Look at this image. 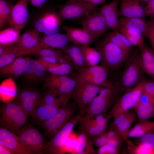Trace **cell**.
<instances>
[{"instance_id": "cell-50", "label": "cell", "mask_w": 154, "mask_h": 154, "mask_svg": "<svg viewBox=\"0 0 154 154\" xmlns=\"http://www.w3.org/2000/svg\"><path fill=\"white\" fill-rule=\"evenodd\" d=\"M144 7V11L146 17L150 18L154 17V0H150Z\"/></svg>"}, {"instance_id": "cell-22", "label": "cell", "mask_w": 154, "mask_h": 154, "mask_svg": "<svg viewBox=\"0 0 154 154\" xmlns=\"http://www.w3.org/2000/svg\"><path fill=\"white\" fill-rule=\"evenodd\" d=\"M119 0H113L101 7L99 11L104 17L108 29L113 31L119 27L118 7Z\"/></svg>"}, {"instance_id": "cell-49", "label": "cell", "mask_w": 154, "mask_h": 154, "mask_svg": "<svg viewBox=\"0 0 154 154\" xmlns=\"http://www.w3.org/2000/svg\"><path fill=\"white\" fill-rule=\"evenodd\" d=\"M144 91L148 94L154 96V79L145 80Z\"/></svg>"}, {"instance_id": "cell-21", "label": "cell", "mask_w": 154, "mask_h": 154, "mask_svg": "<svg viewBox=\"0 0 154 154\" xmlns=\"http://www.w3.org/2000/svg\"><path fill=\"white\" fill-rule=\"evenodd\" d=\"M65 31L70 41L73 44L89 46L96 38L84 29L64 26L62 27Z\"/></svg>"}, {"instance_id": "cell-33", "label": "cell", "mask_w": 154, "mask_h": 154, "mask_svg": "<svg viewBox=\"0 0 154 154\" xmlns=\"http://www.w3.org/2000/svg\"><path fill=\"white\" fill-rule=\"evenodd\" d=\"M21 30L10 27L0 33V45H10L17 43L20 40Z\"/></svg>"}, {"instance_id": "cell-31", "label": "cell", "mask_w": 154, "mask_h": 154, "mask_svg": "<svg viewBox=\"0 0 154 154\" xmlns=\"http://www.w3.org/2000/svg\"><path fill=\"white\" fill-rule=\"evenodd\" d=\"M37 60L44 67L46 71L50 74L61 75H68L73 72L74 66L71 63L52 64L38 58Z\"/></svg>"}, {"instance_id": "cell-28", "label": "cell", "mask_w": 154, "mask_h": 154, "mask_svg": "<svg viewBox=\"0 0 154 154\" xmlns=\"http://www.w3.org/2000/svg\"><path fill=\"white\" fill-rule=\"evenodd\" d=\"M62 106L40 102L35 112L31 117L34 121L41 125L43 122L54 116Z\"/></svg>"}, {"instance_id": "cell-41", "label": "cell", "mask_w": 154, "mask_h": 154, "mask_svg": "<svg viewBox=\"0 0 154 154\" xmlns=\"http://www.w3.org/2000/svg\"><path fill=\"white\" fill-rule=\"evenodd\" d=\"M88 136L83 131L81 130L76 144L75 151L78 154H84L87 143Z\"/></svg>"}, {"instance_id": "cell-27", "label": "cell", "mask_w": 154, "mask_h": 154, "mask_svg": "<svg viewBox=\"0 0 154 154\" xmlns=\"http://www.w3.org/2000/svg\"><path fill=\"white\" fill-rule=\"evenodd\" d=\"M139 48V64L145 74L154 79V51L145 44Z\"/></svg>"}, {"instance_id": "cell-26", "label": "cell", "mask_w": 154, "mask_h": 154, "mask_svg": "<svg viewBox=\"0 0 154 154\" xmlns=\"http://www.w3.org/2000/svg\"><path fill=\"white\" fill-rule=\"evenodd\" d=\"M69 42V38L66 33L62 34L58 33L44 35L42 37L40 41L32 53L37 49L43 48L50 47L62 49L67 46Z\"/></svg>"}, {"instance_id": "cell-15", "label": "cell", "mask_w": 154, "mask_h": 154, "mask_svg": "<svg viewBox=\"0 0 154 154\" xmlns=\"http://www.w3.org/2000/svg\"><path fill=\"white\" fill-rule=\"evenodd\" d=\"M44 66L37 60L29 59L27 62L22 75V79L28 87L34 86L45 81L47 76Z\"/></svg>"}, {"instance_id": "cell-56", "label": "cell", "mask_w": 154, "mask_h": 154, "mask_svg": "<svg viewBox=\"0 0 154 154\" xmlns=\"http://www.w3.org/2000/svg\"><path fill=\"white\" fill-rule=\"evenodd\" d=\"M139 2L143 4H146L150 0H138Z\"/></svg>"}, {"instance_id": "cell-16", "label": "cell", "mask_w": 154, "mask_h": 154, "mask_svg": "<svg viewBox=\"0 0 154 154\" xmlns=\"http://www.w3.org/2000/svg\"><path fill=\"white\" fill-rule=\"evenodd\" d=\"M80 24L83 29L96 38L108 29L106 21L99 11H96L83 18Z\"/></svg>"}, {"instance_id": "cell-6", "label": "cell", "mask_w": 154, "mask_h": 154, "mask_svg": "<svg viewBox=\"0 0 154 154\" xmlns=\"http://www.w3.org/2000/svg\"><path fill=\"white\" fill-rule=\"evenodd\" d=\"M76 104L68 102L62 106L54 116L42 124L45 136L52 139L76 116Z\"/></svg>"}, {"instance_id": "cell-4", "label": "cell", "mask_w": 154, "mask_h": 154, "mask_svg": "<svg viewBox=\"0 0 154 154\" xmlns=\"http://www.w3.org/2000/svg\"><path fill=\"white\" fill-rule=\"evenodd\" d=\"M0 113V127L18 135L28 117L21 107L13 101L4 103L1 106Z\"/></svg>"}, {"instance_id": "cell-9", "label": "cell", "mask_w": 154, "mask_h": 154, "mask_svg": "<svg viewBox=\"0 0 154 154\" xmlns=\"http://www.w3.org/2000/svg\"><path fill=\"white\" fill-rule=\"evenodd\" d=\"M97 5L88 2L69 0L59 6L58 14L62 20L84 17L96 11Z\"/></svg>"}, {"instance_id": "cell-48", "label": "cell", "mask_w": 154, "mask_h": 154, "mask_svg": "<svg viewBox=\"0 0 154 154\" xmlns=\"http://www.w3.org/2000/svg\"><path fill=\"white\" fill-rule=\"evenodd\" d=\"M135 154H154V150L146 145L139 143L136 146Z\"/></svg>"}, {"instance_id": "cell-57", "label": "cell", "mask_w": 154, "mask_h": 154, "mask_svg": "<svg viewBox=\"0 0 154 154\" xmlns=\"http://www.w3.org/2000/svg\"><path fill=\"white\" fill-rule=\"evenodd\" d=\"M7 0V1H9V2H10V1L12 0Z\"/></svg>"}, {"instance_id": "cell-54", "label": "cell", "mask_w": 154, "mask_h": 154, "mask_svg": "<svg viewBox=\"0 0 154 154\" xmlns=\"http://www.w3.org/2000/svg\"><path fill=\"white\" fill-rule=\"evenodd\" d=\"M76 0L88 2L94 5H98L104 3L106 0Z\"/></svg>"}, {"instance_id": "cell-24", "label": "cell", "mask_w": 154, "mask_h": 154, "mask_svg": "<svg viewBox=\"0 0 154 154\" xmlns=\"http://www.w3.org/2000/svg\"><path fill=\"white\" fill-rule=\"evenodd\" d=\"M62 49L68 60L78 70L87 67L81 46L67 45Z\"/></svg>"}, {"instance_id": "cell-20", "label": "cell", "mask_w": 154, "mask_h": 154, "mask_svg": "<svg viewBox=\"0 0 154 154\" xmlns=\"http://www.w3.org/2000/svg\"><path fill=\"white\" fill-rule=\"evenodd\" d=\"M0 145L8 149L12 154H26L18 136L1 127L0 128Z\"/></svg>"}, {"instance_id": "cell-51", "label": "cell", "mask_w": 154, "mask_h": 154, "mask_svg": "<svg viewBox=\"0 0 154 154\" xmlns=\"http://www.w3.org/2000/svg\"><path fill=\"white\" fill-rule=\"evenodd\" d=\"M123 139L114 138L108 139L107 144L115 147L118 151L121 146Z\"/></svg>"}, {"instance_id": "cell-25", "label": "cell", "mask_w": 154, "mask_h": 154, "mask_svg": "<svg viewBox=\"0 0 154 154\" xmlns=\"http://www.w3.org/2000/svg\"><path fill=\"white\" fill-rule=\"evenodd\" d=\"M32 54H34L38 58L51 63H71L62 52L54 48H39L33 51Z\"/></svg>"}, {"instance_id": "cell-19", "label": "cell", "mask_w": 154, "mask_h": 154, "mask_svg": "<svg viewBox=\"0 0 154 154\" xmlns=\"http://www.w3.org/2000/svg\"><path fill=\"white\" fill-rule=\"evenodd\" d=\"M118 16L120 18H140L146 17L144 7L138 0H120Z\"/></svg>"}, {"instance_id": "cell-3", "label": "cell", "mask_w": 154, "mask_h": 154, "mask_svg": "<svg viewBox=\"0 0 154 154\" xmlns=\"http://www.w3.org/2000/svg\"><path fill=\"white\" fill-rule=\"evenodd\" d=\"M139 48L132 52L125 63L119 80L117 82L122 91H128L146 79L145 73L139 62Z\"/></svg>"}, {"instance_id": "cell-37", "label": "cell", "mask_w": 154, "mask_h": 154, "mask_svg": "<svg viewBox=\"0 0 154 154\" xmlns=\"http://www.w3.org/2000/svg\"><path fill=\"white\" fill-rule=\"evenodd\" d=\"M117 30L126 37L133 46L139 48L144 44V37L140 33L121 27H119Z\"/></svg>"}, {"instance_id": "cell-18", "label": "cell", "mask_w": 154, "mask_h": 154, "mask_svg": "<svg viewBox=\"0 0 154 154\" xmlns=\"http://www.w3.org/2000/svg\"><path fill=\"white\" fill-rule=\"evenodd\" d=\"M40 34L34 28L24 33L16 43L21 56L32 54L41 40L42 37Z\"/></svg>"}, {"instance_id": "cell-7", "label": "cell", "mask_w": 154, "mask_h": 154, "mask_svg": "<svg viewBox=\"0 0 154 154\" xmlns=\"http://www.w3.org/2000/svg\"><path fill=\"white\" fill-rule=\"evenodd\" d=\"M18 136L26 154H44L46 141L42 134L32 125L27 123Z\"/></svg>"}, {"instance_id": "cell-53", "label": "cell", "mask_w": 154, "mask_h": 154, "mask_svg": "<svg viewBox=\"0 0 154 154\" xmlns=\"http://www.w3.org/2000/svg\"><path fill=\"white\" fill-rule=\"evenodd\" d=\"M29 1L32 5L36 8H40L44 5L41 0H29Z\"/></svg>"}, {"instance_id": "cell-45", "label": "cell", "mask_w": 154, "mask_h": 154, "mask_svg": "<svg viewBox=\"0 0 154 154\" xmlns=\"http://www.w3.org/2000/svg\"><path fill=\"white\" fill-rule=\"evenodd\" d=\"M105 37L110 41L119 46L123 50L126 52L130 53L127 48L116 36L113 31L107 34L105 36Z\"/></svg>"}, {"instance_id": "cell-52", "label": "cell", "mask_w": 154, "mask_h": 154, "mask_svg": "<svg viewBox=\"0 0 154 154\" xmlns=\"http://www.w3.org/2000/svg\"><path fill=\"white\" fill-rule=\"evenodd\" d=\"M106 135L108 139L114 138L123 139L120 134L114 129H111L108 132H106Z\"/></svg>"}, {"instance_id": "cell-34", "label": "cell", "mask_w": 154, "mask_h": 154, "mask_svg": "<svg viewBox=\"0 0 154 154\" xmlns=\"http://www.w3.org/2000/svg\"><path fill=\"white\" fill-rule=\"evenodd\" d=\"M154 130V121H140L129 130L127 138H140L147 133Z\"/></svg>"}, {"instance_id": "cell-32", "label": "cell", "mask_w": 154, "mask_h": 154, "mask_svg": "<svg viewBox=\"0 0 154 154\" xmlns=\"http://www.w3.org/2000/svg\"><path fill=\"white\" fill-rule=\"evenodd\" d=\"M94 117L96 120L97 125L96 126L90 128L85 131L88 137L90 138L106 131L108 122L112 116L109 114L106 116L102 113Z\"/></svg>"}, {"instance_id": "cell-47", "label": "cell", "mask_w": 154, "mask_h": 154, "mask_svg": "<svg viewBox=\"0 0 154 154\" xmlns=\"http://www.w3.org/2000/svg\"><path fill=\"white\" fill-rule=\"evenodd\" d=\"M118 151L115 147L106 143L99 147L98 151L99 154H116Z\"/></svg>"}, {"instance_id": "cell-12", "label": "cell", "mask_w": 154, "mask_h": 154, "mask_svg": "<svg viewBox=\"0 0 154 154\" xmlns=\"http://www.w3.org/2000/svg\"><path fill=\"white\" fill-rule=\"evenodd\" d=\"M143 80L119 98L108 113L112 117L134 108L138 104L144 89Z\"/></svg>"}, {"instance_id": "cell-46", "label": "cell", "mask_w": 154, "mask_h": 154, "mask_svg": "<svg viewBox=\"0 0 154 154\" xmlns=\"http://www.w3.org/2000/svg\"><path fill=\"white\" fill-rule=\"evenodd\" d=\"M116 36L119 39L123 44L127 48L130 53L133 52V46L126 37L117 30L113 31Z\"/></svg>"}, {"instance_id": "cell-23", "label": "cell", "mask_w": 154, "mask_h": 154, "mask_svg": "<svg viewBox=\"0 0 154 154\" xmlns=\"http://www.w3.org/2000/svg\"><path fill=\"white\" fill-rule=\"evenodd\" d=\"M29 59L22 56L16 58L9 64L0 68V74L3 77L17 79L22 76L26 64Z\"/></svg>"}, {"instance_id": "cell-40", "label": "cell", "mask_w": 154, "mask_h": 154, "mask_svg": "<svg viewBox=\"0 0 154 154\" xmlns=\"http://www.w3.org/2000/svg\"><path fill=\"white\" fill-rule=\"evenodd\" d=\"M136 117V114L130 111L126 119L119 127L116 130L120 134L123 139L125 140L127 138V133L131 125L135 120Z\"/></svg>"}, {"instance_id": "cell-38", "label": "cell", "mask_w": 154, "mask_h": 154, "mask_svg": "<svg viewBox=\"0 0 154 154\" xmlns=\"http://www.w3.org/2000/svg\"><path fill=\"white\" fill-rule=\"evenodd\" d=\"M21 56L16 44L11 45L0 56V68H2L12 62L17 57Z\"/></svg>"}, {"instance_id": "cell-1", "label": "cell", "mask_w": 154, "mask_h": 154, "mask_svg": "<svg viewBox=\"0 0 154 154\" xmlns=\"http://www.w3.org/2000/svg\"><path fill=\"white\" fill-rule=\"evenodd\" d=\"M121 92L117 82L108 80L98 95L89 104L84 115L80 120L89 119L99 114L106 113L112 106L116 103Z\"/></svg>"}, {"instance_id": "cell-8", "label": "cell", "mask_w": 154, "mask_h": 154, "mask_svg": "<svg viewBox=\"0 0 154 154\" xmlns=\"http://www.w3.org/2000/svg\"><path fill=\"white\" fill-rule=\"evenodd\" d=\"M73 76L76 78V84L72 98L78 107V114L82 117L89 104L103 87L91 84Z\"/></svg>"}, {"instance_id": "cell-13", "label": "cell", "mask_w": 154, "mask_h": 154, "mask_svg": "<svg viewBox=\"0 0 154 154\" xmlns=\"http://www.w3.org/2000/svg\"><path fill=\"white\" fill-rule=\"evenodd\" d=\"M42 96L39 90L26 87L19 90L13 101L20 106L27 117H31L38 106Z\"/></svg>"}, {"instance_id": "cell-5", "label": "cell", "mask_w": 154, "mask_h": 154, "mask_svg": "<svg viewBox=\"0 0 154 154\" xmlns=\"http://www.w3.org/2000/svg\"><path fill=\"white\" fill-rule=\"evenodd\" d=\"M44 81V87L54 93L63 104L72 98L76 84L74 76L50 74Z\"/></svg>"}, {"instance_id": "cell-11", "label": "cell", "mask_w": 154, "mask_h": 154, "mask_svg": "<svg viewBox=\"0 0 154 154\" xmlns=\"http://www.w3.org/2000/svg\"><path fill=\"white\" fill-rule=\"evenodd\" d=\"M62 20L58 13L50 10H45L37 13L33 20V28L44 35L59 32Z\"/></svg>"}, {"instance_id": "cell-55", "label": "cell", "mask_w": 154, "mask_h": 154, "mask_svg": "<svg viewBox=\"0 0 154 154\" xmlns=\"http://www.w3.org/2000/svg\"><path fill=\"white\" fill-rule=\"evenodd\" d=\"M0 154H12L11 151L8 149L0 145Z\"/></svg>"}, {"instance_id": "cell-44", "label": "cell", "mask_w": 154, "mask_h": 154, "mask_svg": "<svg viewBox=\"0 0 154 154\" xmlns=\"http://www.w3.org/2000/svg\"><path fill=\"white\" fill-rule=\"evenodd\" d=\"M148 26V37L152 48L154 51V17L150 18L147 22Z\"/></svg>"}, {"instance_id": "cell-35", "label": "cell", "mask_w": 154, "mask_h": 154, "mask_svg": "<svg viewBox=\"0 0 154 154\" xmlns=\"http://www.w3.org/2000/svg\"><path fill=\"white\" fill-rule=\"evenodd\" d=\"M81 46L87 67L96 66L100 63L101 54L96 48L91 47L89 46Z\"/></svg>"}, {"instance_id": "cell-43", "label": "cell", "mask_w": 154, "mask_h": 154, "mask_svg": "<svg viewBox=\"0 0 154 154\" xmlns=\"http://www.w3.org/2000/svg\"><path fill=\"white\" fill-rule=\"evenodd\" d=\"M91 138L93 144L99 147L106 144L108 140L106 131L95 135Z\"/></svg>"}, {"instance_id": "cell-42", "label": "cell", "mask_w": 154, "mask_h": 154, "mask_svg": "<svg viewBox=\"0 0 154 154\" xmlns=\"http://www.w3.org/2000/svg\"><path fill=\"white\" fill-rule=\"evenodd\" d=\"M139 138V143L146 145L154 150V130Z\"/></svg>"}, {"instance_id": "cell-2", "label": "cell", "mask_w": 154, "mask_h": 154, "mask_svg": "<svg viewBox=\"0 0 154 154\" xmlns=\"http://www.w3.org/2000/svg\"><path fill=\"white\" fill-rule=\"evenodd\" d=\"M101 56L100 64L116 70L126 62L131 53L126 52L105 37L98 41L96 48Z\"/></svg>"}, {"instance_id": "cell-39", "label": "cell", "mask_w": 154, "mask_h": 154, "mask_svg": "<svg viewBox=\"0 0 154 154\" xmlns=\"http://www.w3.org/2000/svg\"><path fill=\"white\" fill-rule=\"evenodd\" d=\"M13 5L7 0H0V28L9 22Z\"/></svg>"}, {"instance_id": "cell-29", "label": "cell", "mask_w": 154, "mask_h": 154, "mask_svg": "<svg viewBox=\"0 0 154 154\" xmlns=\"http://www.w3.org/2000/svg\"><path fill=\"white\" fill-rule=\"evenodd\" d=\"M119 27L124 28L140 33L144 37L147 36L148 24L145 21V19L142 18H120L119 19Z\"/></svg>"}, {"instance_id": "cell-30", "label": "cell", "mask_w": 154, "mask_h": 154, "mask_svg": "<svg viewBox=\"0 0 154 154\" xmlns=\"http://www.w3.org/2000/svg\"><path fill=\"white\" fill-rule=\"evenodd\" d=\"M17 87L14 79L8 78L0 86V98L5 103L12 102L17 95Z\"/></svg>"}, {"instance_id": "cell-10", "label": "cell", "mask_w": 154, "mask_h": 154, "mask_svg": "<svg viewBox=\"0 0 154 154\" xmlns=\"http://www.w3.org/2000/svg\"><path fill=\"white\" fill-rule=\"evenodd\" d=\"M82 116L79 114L74 117L49 141H46L44 154H57L64 153V146L75 125Z\"/></svg>"}, {"instance_id": "cell-36", "label": "cell", "mask_w": 154, "mask_h": 154, "mask_svg": "<svg viewBox=\"0 0 154 154\" xmlns=\"http://www.w3.org/2000/svg\"><path fill=\"white\" fill-rule=\"evenodd\" d=\"M140 121H146L154 117V103H138L134 108Z\"/></svg>"}, {"instance_id": "cell-17", "label": "cell", "mask_w": 154, "mask_h": 154, "mask_svg": "<svg viewBox=\"0 0 154 154\" xmlns=\"http://www.w3.org/2000/svg\"><path fill=\"white\" fill-rule=\"evenodd\" d=\"M28 2L29 0H18L13 6L8 23L10 27H15L21 30L25 27L29 17Z\"/></svg>"}, {"instance_id": "cell-14", "label": "cell", "mask_w": 154, "mask_h": 154, "mask_svg": "<svg viewBox=\"0 0 154 154\" xmlns=\"http://www.w3.org/2000/svg\"><path fill=\"white\" fill-rule=\"evenodd\" d=\"M110 70L101 64L78 70L73 75L91 84L104 87L107 82Z\"/></svg>"}]
</instances>
